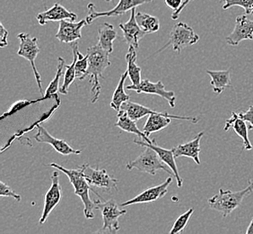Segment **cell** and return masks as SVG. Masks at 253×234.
Returning a JSON list of instances; mask_svg holds the SVG:
<instances>
[{
  "instance_id": "6da1fadb",
  "label": "cell",
  "mask_w": 253,
  "mask_h": 234,
  "mask_svg": "<svg viewBox=\"0 0 253 234\" xmlns=\"http://www.w3.org/2000/svg\"><path fill=\"white\" fill-rule=\"evenodd\" d=\"M88 68L86 77H90L91 88V102L95 103L101 94L102 86L100 84V78H102L103 71L111 66L110 53L102 48L99 44L90 47L87 50Z\"/></svg>"
},
{
  "instance_id": "7a4b0ae2",
  "label": "cell",
  "mask_w": 253,
  "mask_h": 234,
  "mask_svg": "<svg viewBox=\"0 0 253 234\" xmlns=\"http://www.w3.org/2000/svg\"><path fill=\"white\" fill-rule=\"evenodd\" d=\"M46 166L52 167L55 170L61 171L65 175H67L70 183L73 185L75 194L78 195L83 202L84 207V217L88 220L93 219L94 217L93 208H95V204L94 202L91 200L90 195H89V192L93 191V188L91 187L86 178L84 177L81 169L79 168L78 170H68L56 163H50ZM93 192L95 195V192L94 191Z\"/></svg>"
},
{
  "instance_id": "3957f363",
  "label": "cell",
  "mask_w": 253,
  "mask_h": 234,
  "mask_svg": "<svg viewBox=\"0 0 253 234\" xmlns=\"http://www.w3.org/2000/svg\"><path fill=\"white\" fill-rule=\"evenodd\" d=\"M253 192V178L249 180V185L243 190L233 192L220 188L218 193L209 199L210 208L222 214L223 217L231 215L234 210L242 205L245 197Z\"/></svg>"
},
{
  "instance_id": "277c9868",
  "label": "cell",
  "mask_w": 253,
  "mask_h": 234,
  "mask_svg": "<svg viewBox=\"0 0 253 234\" xmlns=\"http://www.w3.org/2000/svg\"><path fill=\"white\" fill-rule=\"evenodd\" d=\"M146 150L142 152L135 161H129L126 163V170H137L141 172H146L152 176H155L158 171H164L169 175H173L172 171L167 169V165L164 164V161L161 160L160 157L156 151L149 147H145Z\"/></svg>"
},
{
  "instance_id": "5b68a950",
  "label": "cell",
  "mask_w": 253,
  "mask_h": 234,
  "mask_svg": "<svg viewBox=\"0 0 253 234\" xmlns=\"http://www.w3.org/2000/svg\"><path fill=\"white\" fill-rule=\"evenodd\" d=\"M95 209L101 212L103 221V225L100 233H110L114 234L117 233L121 229L119 224V218L122 215H126V210H121L119 208L117 202L114 199H110L108 201H103L102 199L99 201H94Z\"/></svg>"
},
{
  "instance_id": "8992f818",
  "label": "cell",
  "mask_w": 253,
  "mask_h": 234,
  "mask_svg": "<svg viewBox=\"0 0 253 234\" xmlns=\"http://www.w3.org/2000/svg\"><path fill=\"white\" fill-rule=\"evenodd\" d=\"M200 40V36L196 34L194 30L190 25L185 23H179L172 27L169 35V42L168 44L164 46V49L167 48V46L171 45L172 50L177 53H180L181 50L186 47L197 44Z\"/></svg>"
},
{
  "instance_id": "52a82bcc",
  "label": "cell",
  "mask_w": 253,
  "mask_h": 234,
  "mask_svg": "<svg viewBox=\"0 0 253 234\" xmlns=\"http://www.w3.org/2000/svg\"><path fill=\"white\" fill-rule=\"evenodd\" d=\"M17 37L20 42L19 50L17 54L20 57L26 58L31 63L40 92L42 95H43V89L42 87V78L35 65V58L40 53L38 39L36 37H32L30 34L25 33H21L18 34Z\"/></svg>"
},
{
  "instance_id": "ba28073f",
  "label": "cell",
  "mask_w": 253,
  "mask_h": 234,
  "mask_svg": "<svg viewBox=\"0 0 253 234\" xmlns=\"http://www.w3.org/2000/svg\"><path fill=\"white\" fill-rule=\"evenodd\" d=\"M154 0H120L118 5L112 10L99 12L96 10V6L93 3L88 4V15L85 17L88 25L92 24L94 20L101 17H112L124 15L127 11H131L132 8H136L139 5H144L153 2Z\"/></svg>"
},
{
  "instance_id": "9c48e42d",
  "label": "cell",
  "mask_w": 253,
  "mask_h": 234,
  "mask_svg": "<svg viewBox=\"0 0 253 234\" xmlns=\"http://www.w3.org/2000/svg\"><path fill=\"white\" fill-rule=\"evenodd\" d=\"M171 119L175 120H184L189 122L197 123L199 122L198 117H180V116H173L166 112L157 113L149 115L148 119L146 120L145 125L143 127V132H145L146 136L151 135L152 133L160 132L165 129L170 123Z\"/></svg>"
},
{
  "instance_id": "30bf717a",
  "label": "cell",
  "mask_w": 253,
  "mask_h": 234,
  "mask_svg": "<svg viewBox=\"0 0 253 234\" xmlns=\"http://www.w3.org/2000/svg\"><path fill=\"white\" fill-rule=\"evenodd\" d=\"M80 169L91 186H97L108 191L118 190V179L109 175L106 170L93 169L89 163H84Z\"/></svg>"
},
{
  "instance_id": "8fae6325",
  "label": "cell",
  "mask_w": 253,
  "mask_h": 234,
  "mask_svg": "<svg viewBox=\"0 0 253 234\" xmlns=\"http://www.w3.org/2000/svg\"><path fill=\"white\" fill-rule=\"evenodd\" d=\"M127 90H133L135 92L141 94H151L156 95L161 98H165L169 103L171 108H175V93L173 91H168L166 90V87L162 81H158L156 83H153L148 79L141 80V82L137 85H130L126 87Z\"/></svg>"
},
{
  "instance_id": "7c38bea8",
  "label": "cell",
  "mask_w": 253,
  "mask_h": 234,
  "mask_svg": "<svg viewBox=\"0 0 253 234\" xmlns=\"http://www.w3.org/2000/svg\"><path fill=\"white\" fill-rule=\"evenodd\" d=\"M61 191L62 189L59 185V173L58 171H54L51 176V186L44 195L43 211L40 218V225H43L50 213L59 205L61 200Z\"/></svg>"
},
{
  "instance_id": "4fadbf2b",
  "label": "cell",
  "mask_w": 253,
  "mask_h": 234,
  "mask_svg": "<svg viewBox=\"0 0 253 234\" xmlns=\"http://www.w3.org/2000/svg\"><path fill=\"white\" fill-rule=\"evenodd\" d=\"M245 40H253V21L245 15H238L235 20L233 32L225 37V41L231 46H237Z\"/></svg>"
},
{
  "instance_id": "5bb4252c",
  "label": "cell",
  "mask_w": 253,
  "mask_h": 234,
  "mask_svg": "<svg viewBox=\"0 0 253 234\" xmlns=\"http://www.w3.org/2000/svg\"><path fill=\"white\" fill-rule=\"evenodd\" d=\"M87 25L85 19L78 23L70 20H62L59 22V31L56 34V38L64 44H72L82 38L81 30Z\"/></svg>"
},
{
  "instance_id": "9a60e30c",
  "label": "cell",
  "mask_w": 253,
  "mask_h": 234,
  "mask_svg": "<svg viewBox=\"0 0 253 234\" xmlns=\"http://www.w3.org/2000/svg\"><path fill=\"white\" fill-rule=\"evenodd\" d=\"M37 129H38V132L34 135V139L36 140V142L49 144L53 147L54 150L59 152V154L65 155V156L71 155V154H75V155L81 154L82 151L79 150H74L73 148L68 145L64 140H59L50 135L49 132L41 124H38Z\"/></svg>"
},
{
  "instance_id": "2e32d148",
  "label": "cell",
  "mask_w": 253,
  "mask_h": 234,
  "mask_svg": "<svg viewBox=\"0 0 253 234\" xmlns=\"http://www.w3.org/2000/svg\"><path fill=\"white\" fill-rule=\"evenodd\" d=\"M136 14V8H132L130 11V18L125 24H121L120 28L123 32V37L127 45L137 50L139 47V41L147 34L137 24Z\"/></svg>"
},
{
  "instance_id": "e0dca14e",
  "label": "cell",
  "mask_w": 253,
  "mask_h": 234,
  "mask_svg": "<svg viewBox=\"0 0 253 234\" xmlns=\"http://www.w3.org/2000/svg\"><path fill=\"white\" fill-rule=\"evenodd\" d=\"M171 181H172V178L168 177L164 183H162L160 185L146 189L140 193L139 195H136V197L132 198L130 200L126 201L125 203H122V206H129V205H136V204H146V203H151L154 201L160 199L167 194L168 186L170 185Z\"/></svg>"
},
{
  "instance_id": "ac0fdd59",
  "label": "cell",
  "mask_w": 253,
  "mask_h": 234,
  "mask_svg": "<svg viewBox=\"0 0 253 234\" xmlns=\"http://www.w3.org/2000/svg\"><path fill=\"white\" fill-rule=\"evenodd\" d=\"M134 143H136L137 145H140V146L149 147V148H151L154 151H156V153L158 154V156L160 157L161 160L164 161V163H166V165L169 167L171 171L173 172V175L175 176L176 180H177L178 187L182 186L183 181L181 179L180 174H179V171H178V168L176 165L175 156H174L172 149L171 150H166L164 148L157 146L156 139H154L151 143H147V142H144V141H136V140H134Z\"/></svg>"
},
{
  "instance_id": "d6986e66",
  "label": "cell",
  "mask_w": 253,
  "mask_h": 234,
  "mask_svg": "<svg viewBox=\"0 0 253 234\" xmlns=\"http://www.w3.org/2000/svg\"><path fill=\"white\" fill-rule=\"evenodd\" d=\"M36 19L39 22L41 25H45L49 21L52 22H58L62 20H70V21H76L78 19V15L73 12L65 8L63 5L60 4H54L52 7H50L46 11L40 13L36 16Z\"/></svg>"
},
{
  "instance_id": "ffe728a7",
  "label": "cell",
  "mask_w": 253,
  "mask_h": 234,
  "mask_svg": "<svg viewBox=\"0 0 253 234\" xmlns=\"http://www.w3.org/2000/svg\"><path fill=\"white\" fill-rule=\"evenodd\" d=\"M246 122H247L244 119L239 116V113L233 112L232 117L225 121L224 130L225 132H227L229 129L232 128L235 133L243 139L244 150L251 151L253 149V145L249 140V126H247Z\"/></svg>"
},
{
  "instance_id": "44dd1931",
  "label": "cell",
  "mask_w": 253,
  "mask_h": 234,
  "mask_svg": "<svg viewBox=\"0 0 253 234\" xmlns=\"http://www.w3.org/2000/svg\"><path fill=\"white\" fill-rule=\"evenodd\" d=\"M203 135H204V132H199L198 135L195 137L192 141L173 147L172 151L175 158H179V157L191 158L198 165H200V154L201 151L200 141Z\"/></svg>"
},
{
  "instance_id": "7402d4cb",
  "label": "cell",
  "mask_w": 253,
  "mask_h": 234,
  "mask_svg": "<svg viewBox=\"0 0 253 234\" xmlns=\"http://www.w3.org/2000/svg\"><path fill=\"white\" fill-rule=\"evenodd\" d=\"M211 78L210 85L213 87V91L217 95L224 92V89L231 88V69L226 70H207Z\"/></svg>"
},
{
  "instance_id": "603a6c76",
  "label": "cell",
  "mask_w": 253,
  "mask_h": 234,
  "mask_svg": "<svg viewBox=\"0 0 253 234\" xmlns=\"http://www.w3.org/2000/svg\"><path fill=\"white\" fill-rule=\"evenodd\" d=\"M115 126L120 128L122 131L126 132H130L136 134L139 138H141L144 142L147 143H151L152 141L148 139V137L146 136L145 132H141L137 126H136V121L132 120L130 117H128V115L126 114L124 110H120V112H118V121L115 123Z\"/></svg>"
},
{
  "instance_id": "cb8c5ba5",
  "label": "cell",
  "mask_w": 253,
  "mask_h": 234,
  "mask_svg": "<svg viewBox=\"0 0 253 234\" xmlns=\"http://www.w3.org/2000/svg\"><path fill=\"white\" fill-rule=\"evenodd\" d=\"M117 37L114 26L108 23H103L98 29V44L110 54L113 52V42Z\"/></svg>"
},
{
  "instance_id": "d4e9b609",
  "label": "cell",
  "mask_w": 253,
  "mask_h": 234,
  "mask_svg": "<svg viewBox=\"0 0 253 234\" xmlns=\"http://www.w3.org/2000/svg\"><path fill=\"white\" fill-rule=\"evenodd\" d=\"M137 50L132 46H128L126 55V61L127 63V73L132 85H137L141 82L142 68L136 63Z\"/></svg>"
},
{
  "instance_id": "484cf974",
  "label": "cell",
  "mask_w": 253,
  "mask_h": 234,
  "mask_svg": "<svg viewBox=\"0 0 253 234\" xmlns=\"http://www.w3.org/2000/svg\"><path fill=\"white\" fill-rule=\"evenodd\" d=\"M71 47L73 50V61L70 65H66V71L64 73V82L62 86L59 88V92L63 95H68V88L70 85L73 83L76 77V62L78 59V44L77 42L71 44Z\"/></svg>"
},
{
  "instance_id": "4316f807",
  "label": "cell",
  "mask_w": 253,
  "mask_h": 234,
  "mask_svg": "<svg viewBox=\"0 0 253 234\" xmlns=\"http://www.w3.org/2000/svg\"><path fill=\"white\" fill-rule=\"evenodd\" d=\"M127 77H128L127 71H125L124 73L122 74L117 87L115 88L113 96H112L111 108L114 109L115 111H117V112H120L122 104H124V103L129 100V96L126 95L125 93V89H124V85H125V81H126V78Z\"/></svg>"
},
{
  "instance_id": "83f0119b",
  "label": "cell",
  "mask_w": 253,
  "mask_h": 234,
  "mask_svg": "<svg viewBox=\"0 0 253 234\" xmlns=\"http://www.w3.org/2000/svg\"><path fill=\"white\" fill-rule=\"evenodd\" d=\"M136 19L140 28L147 34H154L160 29V22L156 16L137 12L136 14Z\"/></svg>"
},
{
  "instance_id": "f1b7e54d",
  "label": "cell",
  "mask_w": 253,
  "mask_h": 234,
  "mask_svg": "<svg viewBox=\"0 0 253 234\" xmlns=\"http://www.w3.org/2000/svg\"><path fill=\"white\" fill-rule=\"evenodd\" d=\"M58 61H59V65H58V69H57V73L55 78L50 81L49 84L48 88H46V91L44 94L43 97L47 98H56L59 97L58 96V90H59V83L60 77L63 75V68H65V59L62 57H59L58 58Z\"/></svg>"
},
{
  "instance_id": "f546056e",
  "label": "cell",
  "mask_w": 253,
  "mask_h": 234,
  "mask_svg": "<svg viewBox=\"0 0 253 234\" xmlns=\"http://www.w3.org/2000/svg\"><path fill=\"white\" fill-rule=\"evenodd\" d=\"M45 100H48V98L43 97V98H40V99H37V100H33V101H31V100H19L17 102L14 103L13 106L10 108L9 110L2 115V117H0V120L4 121L6 118L14 116L16 113L24 110L25 108H28L31 105L37 104V103L45 101Z\"/></svg>"
},
{
  "instance_id": "4dcf8cb0",
  "label": "cell",
  "mask_w": 253,
  "mask_h": 234,
  "mask_svg": "<svg viewBox=\"0 0 253 234\" xmlns=\"http://www.w3.org/2000/svg\"><path fill=\"white\" fill-rule=\"evenodd\" d=\"M223 9L227 10L233 6H241L244 8L246 15L253 14V0H221Z\"/></svg>"
},
{
  "instance_id": "1f68e13d",
  "label": "cell",
  "mask_w": 253,
  "mask_h": 234,
  "mask_svg": "<svg viewBox=\"0 0 253 234\" xmlns=\"http://www.w3.org/2000/svg\"><path fill=\"white\" fill-rule=\"evenodd\" d=\"M193 213H194V209L190 208L187 212H185L184 214L180 215L176 220L175 223L172 225V228L170 231V234H180V233H182L183 230L185 229L187 225L189 224V221H190V217H191V215H192Z\"/></svg>"
},
{
  "instance_id": "d6a6232c",
  "label": "cell",
  "mask_w": 253,
  "mask_h": 234,
  "mask_svg": "<svg viewBox=\"0 0 253 234\" xmlns=\"http://www.w3.org/2000/svg\"><path fill=\"white\" fill-rule=\"evenodd\" d=\"M88 68V56H84L78 50V59L76 62V77L80 80L86 78V71Z\"/></svg>"
},
{
  "instance_id": "836d02e7",
  "label": "cell",
  "mask_w": 253,
  "mask_h": 234,
  "mask_svg": "<svg viewBox=\"0 0 253 234\" xmlns=\"http://www.w3.org/2000/svg\"><path fill=\"white\" fill-rule=\"evenodd\" d=\"M0 195L2 197L6 196V197L15 198V200H21V195L15 194V192L12 190L8 185H5L4 182H0Z\"/></svg>"
},
{
  "instance_id": "e575fe53",
  "label": "cell",
  "mask_w": 253,
  "mask_h": 234,
  "mask_svg": "<svg viewBox=\"0 0 253 234\" xmlns=\"http://www.w3.org/2000/svg\"><path fill=\"white\" fill-rule=\"evenodd\" d=\"M239 116L250 123L249 130H253V105L249 108L247 111L239 113Z\"/></svg>"
},
{
  "instance_id": "d590c367",
  "label": "cell",
  "mask_w": 253,
  "mask_h": 234,
  "mask_svg": "<svg viewBox=\"0 0 253 234\" xmlns=\"http://www.w3.org/2000/svg\"><path fill=\"white\" fill-rule=\"evenodd\" d=\"M7 37H8L7 30H5L4 25L0 24V47L1 48H4L8 45Z\"/></svg>"
},
{
  "instance_id": "8d00e7d4",
  "label": "cell",
  "mask_w": 253,
  "mask_h": 234,
  "mask_svg": "<svg viewBox=\"0 0 253 234\" xmlns=\"http://www.w3.org/2000/svg\"><path fill=\"white\" fill-rule=\"evenodd\" d=\"M165 3L167 6H169L173 11H177L180 8V5H182L183 1L182 0H165Z\"/></svg>"
},
{
  "instance_id": "74e56055",
  "label": "cell",
  "mask_w": 253,
  "mask_h": 234,
  "mask_svg": "<svg viewBox=\"0 0 253 234\" xmlns=\"http://www.w3.org/2000/svg\"><path fill=\"white\" fill-rule=\"evenodd\" d=\"M191 1H193V0H184L183 3H182V5H180V7L179 9L177 10V11H173V13L171 14V19H178L179 16H180V13H181V11L184 9L186 5H188V4H190Z\"/></svg>"
},
{
  "instance_id": "f35d334b",
  "label": "cell",
  "mask_w": 253,
  "mask_h": 234,
  "mask_svg": "<svg viewBox=\"0 0 253 234\" xmlns=\"http://www.w3.org/2000/svg\"><path fill=\"white\" fill-rule=\"evenodd\" d=\"M246 234H253V219H252V222H251V224L249 225L248 229L246 231Z\"/></svg>"
},
{
  "instance_id": "ab89813d",
  "label": "cell",
  "mask_w": 253,
  "mask_h": 234,
  "mask_svg": "<svg viewBox=\"0 0 253 234\" xmlns=\"http://www.w3.org/2000/svg\"><path fill=\"white\" fill-rule=\"evenodd\" d=\"M106 1H107V2H110V1H112V0H106Z\"/></svg>"
},
{
  "instance_id": "60d3db41",
  "label": "cell",
  "mask_w": 253,
  "mask_h": 234,
  "mask_svg": "<svg viewBox=\"0 0 253 234\" xmlns=\"http://www.w3.org/2000/svg\"></svg>"
}]
</instances>
